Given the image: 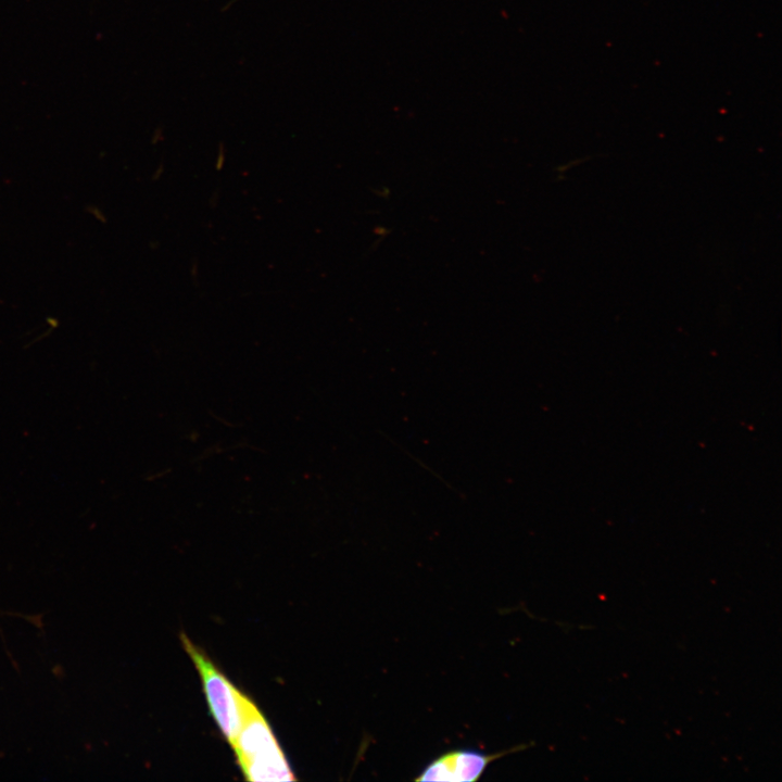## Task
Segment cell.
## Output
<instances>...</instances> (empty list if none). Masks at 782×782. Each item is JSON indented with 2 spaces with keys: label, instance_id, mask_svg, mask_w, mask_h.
<instances>
[{
  "label": "cell",
  "instance_id": "obj_1",
  "mask_svg": "<svg viewBox=\"0 0 782 782\" xmlns=\"http://www.w3.org/2000/svg\"><path fill=\"white\" fill-rule=\"evenodd\" d=\"M240 728L231 747L244 779L293 781L294 775L267 720L243 693L240 694Z\"/></svg>",
  "mask_w": 782,
  "mask_h": 782
},
{
  "label": "cell",
  "instance_id": "obj_2",
  "mask_svg": "<svg viewBox=\"0 0 782 782\" xmlns=\"http://www.w3.org/2000/svg\"><path fill=\"white\" fill-rule=\"evenodd\" d=\"M180 640L201 677L210 712L226 741L232 746L241 721V692L185 633L180 634Z\"/></svg>",
  "mask_w": 782,
  "mask_h": 782
},
{
  "label": "cell",
  "instance_id": "obj_3",
  "mask_svg": "<svg viewBox=\"0 0 782 782\" xmlns=\"http://www.w3.org/2000/svg\"><path fill=\"white\" fill-rule=\"evenodd\" d=\"M521 748L524 746L493 754L470 748L450 751L428 762L414 780L419 782H474L481 778L492 761Z\"/></svg>",
  "mask_w": 782,
  "mask_h": 782
},
{
  "label": "cell",
  "instance_id": "obj_4",
  "mask_svg": "<svg viewBox=\"0 0 782 782\" xmlns=\"http://www.w3.org/2000/svg\"><path fill=\"white\" fill-rule=\"evenodd\" d=\"M226 163V148L223 143H220L217 148V153L215 156L214 167L216 171H222L225 167Z\"/></svg>",
  "mask_w": 782,
  "mask_h": 782
},
{
  "label": "cell",
  "instance_id": "obj_5",
  "mask_svg": "<svg viewBox=\"0 0 782 782\" xmlns=\"http://www.w3.org/2000/svg\"><path fill=\"white\" fill-rule=\"evenodd\" d=\"M190 275L192 279H197L199 276V263L197 260H193L190 266Z\"/></svg>",
  "mask_w": 782,
  "mask_h": 782
},
{
  "label": "cell",
  "instance_id": "obj_6",
  "mask_svg": "<svg viewBox=\"0 0 782 782\" xmlns=\"http://www.w3.org/2000/svg\"><path fill=\"white\" fill-rule=\"evenodd\" d=\"M218 201H219V191H214L212 193V195L210 197L209 203L212 207H215L218 204Z\"/></svg>",
  "mask_w": 782,
  "mask_h": 782
},
{
  "label": "cell",
  "instance_id": "obj_7",
  "mask_svg": "<svg viewBox=\"0 0 782 782\" xmlns=\"http://www.w3.org/2000/svg\"><path fill=\"white\" fill-rule=\"evenodd\" d=\"M163 174H164V165H163V164H160V165L156 167V169L154 171V173H153V179H154V180H155V179H156V180L160 179Z\"/></svg>",
  "mask_w": 782,
  "mask_h": 782
}]
</instances>
